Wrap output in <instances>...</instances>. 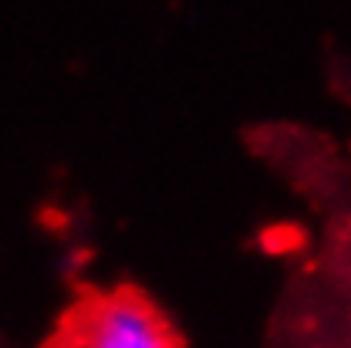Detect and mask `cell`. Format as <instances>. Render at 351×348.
Returning <instances> with one entry per match:
<instances>
[{
    "label": "cell",
    "mask_w": 351,
    "mask_h": 348,
    "mask_svg": "<svg viewBox=\"0 0 351 348\" xmlns=\"http://www.w3.org/2000/svg\"><path fill=\"white\" fill-rule=\"evenodd\" d=\"M54 348H179V338L145 298L115 291L78 308Z\"/></svg>",
    "instance_id": "6da1fadb"
}]
</instances>
